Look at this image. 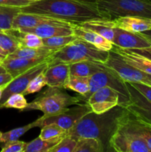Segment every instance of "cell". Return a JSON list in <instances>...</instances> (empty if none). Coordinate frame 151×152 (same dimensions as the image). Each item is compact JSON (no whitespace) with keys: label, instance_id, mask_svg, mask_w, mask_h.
<instances>
[{"label":"cell","instance_id":"cell-31","mask_svg":"<svg viewBox=\"0 0 151 152\" xmlns=\"http://www.w3.org/2000/svg\"><path fill=\"white\" fill-rule=\"evenodd\" d=\"M36 128V125L34 122L30 123V124L25 125V126H22V127L16 128V129H12V130L9 131V132H5V133H2L1 137H0V143L2 142H10V141H15L18 140L19 138L22 136H23L26 132L30 130L31 129Z\"/></svg>","mask_w":151,"mask_h":152},{"label":"cell","instance_id":"cell-28","mask_svg":"<svg viewBox=\"0 0 151 152\" xmlns=\"http://www.w3.org/2000/svg\"><path fill=\"white\" fill-rule=\"evenodd\" d=\"M102 143L97 139L91 137H80L77 139L74 152H104Z\"/></svg>","mask_w":151,"mask_h":152},{"label":"cell","instance_id":"cell-3","mask_svg":"<svg viewBox=\"0 0 151 152\" xmlns=\"http://www.w3.org/2000/svg\"><path fill=\"white\" fill-rule=\"evenodd\" d=\"M82 102L78 96H71L64 88L50 87L39 94L35 99L28 104L23 111L38 110L43 113L41 119L53 117L64 112L73 105Z\"/></svg>","mask_w":151,"mask_h":152},{"label":"cell","instance_id":"cell-47","mask_svg":"<svg viewBox=\"0 0 151 152\" xmlns=\"http://www.w3.org/2000/svg\"><path fill=\"white\" fill-rule=\"evenodd\" d=\"M1 134H2V133H1V132H0V137H1Z\"/></svg>","mask_w":151,"mask_h":152},{"label":"cell","instance_id":"cell-12","mask_svg":"<svg viewBox=\"0 0 151 152\" xmlns=\"http://www.w3.org/2000/svg\"><path fill=\"white\" fill-rule=\"evenodd\" d=\"M130 92V103L125 108L139 120L151 126V102L138 91L130 83H127Z\"/></svg>","mask_w":151,"mask_h":152},{"label":"cell","instance_id":"cell-11","mask_svg":"<svg viewBox=\"0 0 151 152\" xmlns=\"http://www.w3.org/2000/svg\"><path fill=\"white\" fill-rule=\"evenodd\" d=\"M119 94L110 87H103L95 91L88 99L89 104L92 111L96 114H102L120 104Z\"/></svg>","mask_w":151,"mask_h":152},{"label":"cell","instance_id":"cell-50","mask_svg":"<svg viewBox=\"0 0 151 152\" xmlns=\"http://www.w3.org/2000/svg\"><path fill=\"white\" fill-rule=\"evenodd\" d=\"M0 65H1V62H0Z\"/></svg>","mask_w":151,"mask_h":152},{"label":"cell","instance_id":"cell-16","mask_svg":"<svg viewBox=\"0 0 151 152\" xmlns=\"http://www.w3.org/2000/svg\"><path fill=\"white\" fill-rule=\"evenodd\" d=\"M51 56L48 57L37 58H13L7 56L5 59L1 62V65L5 68L7 73L15 78L32 67L50 59Z\"/></svg>","mask_w":151,"mask_h":152},{"label":"cell","instance_id":"cell-7","mask_svg":"<svg viewBox=\"0 0 151 152\" xmlns=\"http://www.w3.org/2000/svg\"><path fill=\"white\" fill-rule=\"evenodd\" d=\"M103 64L126 83H142L151 86L150 74L128 64L113 50H110L107 59Z\"/></svg>","mask_w":151,"mask_h":152},{"label":"cell","instance_id":"cell-30","mask_svg":"<svg viewBox=\"0 0 151 152\" xmlns=\"http://www.w3.org/2000/svg\"><path fill=\"white\" fill-rule=\"evenodd\" d=\"M0 47L9 55L13 53L21 45L13 34L7 31H3L0 32Z\"/></svg>","mask_w":151,"mask_h":152},{"label":"cell","instance_id":"cell-25","mask_svg":"<svg viewBox=\"0 0 151 152\" xmlns=\"http://www.w3.org/2000/svg\"><path fill=\"white\" fill-rule=\"evenodd\" d=\"M68 134L59 135L48 140H42L38 137L30 142H27L24 152H50L52 148L57 145Z\"/></svg>","mask_w":151,"mask_h":152},{"label":"cell","instance_id":"cell-26","mask_svg":"<svg viewBox=\"0 0 151 152\" xmlns=\"http://www.w3.org/2000/svg\"><path fill=\"white\" fill-rule=\"evenodd\" d=\"M9 33L13 34L20 44L21 47L39 48L44 46L42 39L32 33H27L17 29L7 30Z\"/></svg>","mask_w":151,"mask_h":152},{"label":"cell","instance_id":"cell-1","mask_svg":"<svg viewBox=\"0 0 151 152\" xmlns=\"http://www.w3.org/2000/svg\"><path fill=\"white\" fill-rule=\"evenodd\" d=\"M19 9L23 13L44 15L75 24L107 19L96 0H38Z\"/></svg>","mask_w":151,"mask_h":152},{"label":"cell","instance_id":"cell-9","mask_svg":"<svg viewBox=\"0 0 151 152\" xmlns=\"http://www.w3.org/2000/svg\"><path fill=\"white\" fill-rule=\"evenodd\" d=\"M92 111L90 105L87 102L76 104L75 106L69 108L64 112L53 117H47L45 119H37L34 121L36 127H43L44 126L50 123H56L69 132L84 115Z\"/></svg>","mask_w":151,"mask_h":152},{"label":"cell","instance_id":"cell-13","mask_svg":"<svg viewBox=\"0 0 151 152\" xmlns=\"http://www.w3.org/2000/svg\"><path fill=\"white\" fill-rule=\"evenodd\" d=\"M72 24L70 22H65L61 19H55L44 15L19 12L13 19L12 28L19 29L24 28H34V27L44 25L69 26L72 25Z\"/></svg>","mask_w":151,"mask_h":152},{"label":"cell","instance_id":"cell-37","mask_svg":"<svg viewBox=\"0 0 151 152\" xmlns=\"http://www.w3.org/2000/svg\"><path fill=\"white\" fill-rule=\"evenodd\" d=\"M26 144L27 142H22L19 140L4 142V145L1 147V152H24Z\"/></svg>","mask_w":151,"mask_h":152},{"label":"cell","instance_id":"cell-10","mask_svg":"<svg viewBox=\"0 0 151 152\" xmlns=\"http://www.w3.org/2000/svg\"><path fill=\"white\" fill-rule=\"evenodd\" d=\"M49 60H46L44 62H41L35 66L32 67L28 69L25 72L19 74V76L16 77L12 80L11 82L8 83L4 88L2 92L1 100H0V106L5 102L7 98L12 94H14L22 93L25 91L27 86L30 83V82L33 80L38 74H41V72L45 71L49 66Z\"/></svg>","mask_w":151,"mask_h":152},{"label":"cell","instance_id":"cell-23","mask_svg":"<svg viewBox=\"0 0 151 152\" xmlns=\"http://www.w3.org/2000/svg\"><path fill=\"white\" fill-rule=\"evenodd\" d=\"M107 67L102 62L96 61H81L70 64V75L90 77L96 73L105 71Z\"/></svg>","mask_w":151,"mask_h":152},{"label":"cell","instance_id":"cell-2","mask_svg":"<svg viewBox=\"0 0 151 152\" xmlns=\"http://www.w3.org/2000/svg\"><path fill=\"white\" fill-rule=\"evenodd\" d=\"M126 111L127 108L121 105L102 114H96L92 111L84 115L68 132V134L76 140L80 137L97 139L105 151H110V140Z\"/></svg>","mask_w":151,"mask_h":152},{"label":"cell","instance_id":"cell-36","mask_svg":"<svg viewBox=\"0 0 151 152\" xmlns=\"http://www.w3.org/2000/svg\"><path fill=\"white\" fill-rule=\"evenodd\" d=\"M77 140L68 134L57 145L50 150V152H74Z\"/></svg>","mask_w":151,"mask_h":152},{"label":"cell","instance_id":"cell-24","mask_svg":"<svg viewBox=\"0 0 151 152\" xmlns=\"http://www.w3.org/2000/svg\"><path fill=\"white\" fill-rule=\"evenodd\" d=\"M61 48L41 46L39 48L19 47L13 53H10L9 57L13 58H37L48 57L56 53Z\"/></svg>","mask_w":151,"mask_h":152},{"label":"cell","instance_id":"cell-4","mask_svg":"<svg viewBox=\"0 0 151 152\" xmlns=\"http://www.w3.org/2000/svg\"><path fill=\"white\" fill-rule=\"evenodd\" d=\"M110 51L101 50L91 43L76 38L53 53L49 61L50 65L59 63L72 64L81 61H96L104 63Z\"/></svg>","mask_w":151,"mask_h":152},{"label":"cell","instance_id":"cell-6","mask_svg":"<svg viewBox=\"0 0 151 152\" xmlns=\"http://www.w3.org/2000/svg\"><path fill=\"white\" fill-rule=\"evenodd\" d=\"M110 87L119 94L120 104L125 107L130 103V92L127 88V83L121 80L113 71L107 68L106 70L96 73L90 77V90L85 95H79L82 102H86L88 98L99 88Z\"/></svg>","mask_w":151,"mask_h":152},{"label":"cell","instance_id":"cell-18","mask_svg":"<svg viewBox=\"0 0 151 152\" xmlns=\"http://www.w3.org/2000/svg\"><path fill=\"white\" fill-rule=\"evenodd\" d=\"M73 35L77 38L81 39L89 43H91L98 48L110 51L113 48V44L107 39L104 38L94 31L84 28L79 24L73 23Z\"/></svg>","mask_w":151,"mask_h":152},{"label":"cell","instance_id":"cell-41","mask_svg":"<svg viewBox=\"0 0 151 152\" xmlns=\"http://www.w3.org/2000/svg\"><path fill=\"white\" fill-rule=\"evenodd\" d=\"M13 77L9 73H3L0 74V87L6 86L10 82L12 81Z\"/></svg>","mask_w":151,"mask_h":152},{"label":"cell","instance_id":"cell-29","mask_svg":"<svg viewBox=\"0 0 151 152\" xmlns=\"http://www.w3.org/2000/svg\"><path fill=\"white\" fill-rule=\"evenodd\" d=\"M19 12V7L0 5V30L11 29L13 19Z\"/></svg>","mask_w":151,"mask_h":152},{"label":"cell","instance_id":"cell-42","mask_svg":"<svg viewBox=\"0 0 151 152\" xmlns=\"http://www.w3.org/2000/svg\"><path fill=\"white\" fill-rule=\"evenodd\" d=\"M139 34L140 35H142L143 37H144L147 40H148L151 43V29L146 31H143V32L139 33Z\"/></svg>","mask_w":151,"mask_h":152},{"label":"cell","instance_id":"cell-19","mask_svg":"<svg viewBox=\"0 0 151 152\" xmlns=\"http://www.w3.org/2000/svg\"><path fill=\"white\" fill-rule=\"evenodd\" d=\"M44 74L47 86L64 88L70 76V64L59 63L50 65Z\"/></svg>","mask_w":151,"mask_h":152},{"label":"cell","instance_id":"cell-8","mask_svg":"<svg viewBox=\"0 0 151 152\" xmlns=\"http://www.w3.org/2000/svg\"><path fill=\"white\" fill-rule=\"evenodd\" d=\"M109 146L110 151L150 152L142 137L128 132L119 124L110 140Z\"/></svg>","mask_w":151,"mask_h":152},{"label":"cell","instance_id":"cell-5","mask_svg":"<svg viewBox=\"0 0 151 152\" xmlns=\"http://www.w3.org/2000/svg\"><path fill=\"white\" fill-rule=\"evenodd\" d=\"M107 19L122 16H139L151 19V0H96Z\"/></svg>","mask_w":151,"mask_h":152},{"label":"cell","instance_id":"cell-17","mask_svg":"<svg viewBox=\"0 0 151 152\" xmlns=\"http://www.w3.org/2000/svg\"><path fill=\"white\" fill-rule=\"evenodd\" d=\"M113 20L115 27L133 33H141L151 29L150 18L139 16H122Z\"/></svg>","mask_w":151,"mask_h":152},{"label":"cell","instance_id":"cell-38","mask_svg":"<svg viewBox=\"0 0 151 152\" xmlns=\"http://www.w3.org/2000/svg\"><path fill=\"white\" fill-rule=\"evenodd\" d=\"M144 96L151 102V86L142 83H129Z\"/></svg>","mask_w":151,"mask_h":152},{"label":"cell","instance_id":"cell-44","mask_svg":"<svg viewBox=\"0 0 151 152\" xmlns=\"http://www.w3.org/2000/svg\"><path fill=\"white\" fill-rule=\"evenodd\" d=\"M6 72H7V71H6L5 68H4L2 65H0V74H3V73H6Z\"/></svg>","mask_w":151,"mask_h":152},{"label":"cell","instance_id":"cell-33","mask_svg":"<svg viewBox=\"0 0 151 152\" xmlns=\"http://www.w3.org/2000/svg\"><path fill=\"white\" fill-rule=\"evenodd\" d=\"M41 130L38 137L42 140H48L59 135L68 134V131L62 129L56 123H50L41 128Z\"/></svg>","mask_w":151,"mask_h":152},{"label":"cell","instance_id":"cell-15","mask_svg":"<svg viewBox=\"0 0 151 152\" xmlns=\"http://www.w3.org/2000/svg\"><path fill=\"white\" fill-rule=\"evenodd\" d=\"M119 125L128 132L142 137L147 145L151 152V126L135 117L128 110L122 118Z\"/></svg>","mask_w":151,"mask_h":152},{"label":"cell","instance_id":"cell-43","mask_svg":"<svg viewBox=\"0 0 151 152\" xmlns=\"http://www.w3.org/2000/svg\"><path fill=\"white\" fill-rule=\"evenodd\" d=\"M0 53H1V54H2V55H4V56H8V53H7V52L6 51H4V50H3L2 48H1V47H0Z\"/></svg>","mask_w":151,"mask_h":152},{"label":"cell","instance_id":"cell-49","mask_svg":"<svg viewBox=\"0 0 151 152\" xmlns=\"http://www.w3.org/2000/svg\"><path fill=\"white\" fill-rule=\"evenodd\" d=\"M34 1H38V0H34Z\"/></svg>","mask_w":151,"mask_h":152},{"label":"cell","instance_id":"cell-39","mask_svg":"<svg viewBox=\"0 0 151 152\" xmlns=\"http://www.w3.org/2000/svg\"><path fill=\"white\" fill-rule=\"evenodd\" d=\"M34 0H0V5L21 7L30 4Z\"/></svg>","mask_w":151,"mask_h":152},{"label":"cell","instance_id":"cell-21","mask_svg":"<svg viewBox=\"0 0 151 152\" xmlns=\"http://www.w3.org/2000/svg\"><path fill=\"white\" fill-rule=\"evenodd\" d=\"M112 50L118 53L125 62L143 72L151 75V60L146 57L133 53L128 49L114 46Z\"/></svg>","mask_w":151,"mask_h":152},{"label":"cell","instance_id":"cell-22","mask_svg":"<svg viewBox=\"0 0 151 152\" xmlns=\"http://www.w3.org/2000/svg\"><path fill=\"white\" fill-rule=\"evenodd\" d=\"M84 28L94 31L104 38L112 42L114 37V28L115 27L113 19H96L79 23Z\"/></svg>","mask_w":151,"mask_h":152},{"label":"cell","instance_id":"cell-32","mask_svg":"<svg viewBox=\"0 0 151 152\" xmlns=\"http://www.w3.org/2000/svg\"><path fill=\"white\" fill-rule=\"evenodd\" d=\"M28 102L22 93L14 94L7 98V100L0 106V108H16L23 111L28 105Z\"/></svg>","mask_w":151,"mask_h":152},{"label":"cell","instance_id":"cell-20","mask_svg":"<svg viewBox=\"0 0 151 152\" xmlns=\"http://www.w3.org/2000/svg\"><path fill=\"white\" fill-rule=\"evenodd\" d=\"M19 31L27 33H32L36 34L40 38H49L56 36H68L73 35V24L69 26H62V25H44L34 28H19Z\"/></svg>","mask_w":151,"mask_h":152},{"label":"cell","instance_id":"cell-34","mask_svg":"<svg viewBox=\"0 0 151 152\" xmlns=\"http://www.w3.org/2000/svg\"><path fill=\"white\" fill-rule=\"evenodd\" d=\"M44 72V71H43L41 74H38L36 77H34L30 82V83L27 86L26 88L22 92V94L26 96V95L36 93V92L40 91L43 87L47 86V81H46V78Z\"/></svg>","mask_w":151,"mask_h":152},{"label":"cell","instance_id":"cell-48","mask_svg":"<svg viewBox=\"0 0 151 152\" xmlns=\"http://www.w3.org/2000/svg\"><path fill=\"white\" fill-rule=\"evenodd\" d=\"M1 31H1V30H0V32H1Z\"/></svg>","mask_w":151,"mask_h":152},{"label":"cell","instance_id":"cell-45","mask_svg":"<svg viewBox=\"0 0 151 152\" xmlns=\"http://www.w3.org/2000/svg\"><path fill=\"white\" fill-rule=\"evenodd\" d=\"M6 86H3V87H0V100H1V96H2V92L3 91H4V88H5Z\"/></svg>","mask_w":151,"mask_h":152},{"label":"cell","instance_id":"cell-40","mask_svg":"<svg viewBox=\"0 0 151 152\" xmlns=\"http://www.w3.org/2000/svg\"><path fill=\"white\" fill-rule=\"evenodd\" d=\"M133 53H136V54L141 55V56L146 57L151 60V46L147 48H138V49H128Z\"/></svg>","mask_w":151,"mask_h":152},{"label":"cell","instance_id":"cell-35","mask_svg":"<svg viewBox=\"0 0 151 152\" xmlns=\"http://www.w3.org/2000/svg\"><path fill=\"white\" fill-rule=\"evenodd\" d=\"M77 37L74 35L68 36H56V37H49V38L42 39L43 45L49 47L62 48L66 45L76 39Z\"/></svg>","mask_w":151,"mask_h":152},{"label":"cell","instance_id":"cell-27","mask_svg":"<svg viewBox=\"0 0 151 152\" xmlns=\"http://www.w3.org/2000/svg\"><path fill=\"white\" fill-rule=\"evenodd\" d=\"M64 88L70 89L79 95H85L90 90V77L70 75Z\"/></svg>","mask_w":151,"mask_h":152},{"label":"cell","instance_id":"cell-46","mask_svg":"<svg viewBox=\"0 0 151 152\" xmlns=\"http://www.w3.org/2000/svg\"><path fill=\"white\" fill-rule=\"evenodd\" d=\"M6 58V56H4V55H2V54H1V53H0V62H2L3 60H4V59H5Z\"/></svg>","mask_w":151,"mask_h":152},{"label":"cell","instance_id":"cell-14","mask_svg":"<svg viewBox=\"0 0 151 152\" xmlns=\"http://www.w3.org/2000/svg\"><path fill=\"white\" fill-rule=\"evenodd\" d=\"M112 43L114 46L124 49H138L151 46V43L139 33H133L115 27Z\"/></svg>","mask_w":151,"mask_h":152}]
</instances>
